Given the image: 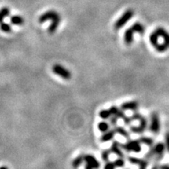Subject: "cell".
I'll list each match as a JSON object with an SVG mask.
<instances>
[{"label":"cell","instance_id":"obj_32","mask_svg":"<svg viewBox=\"0 0 169 169\" xmlns=\"http://www.w3.org/2000/svg\"><path fill=\"white\" fill-rule=\"evenodd\" d=\"M115 167L116 166L114 161H107V163L103 167V169H115Z\"/></svg>","mask_w":169,"mask_h":169},{"label":"cell","instance_id":"obj_24","mask_svg":"<svg viewBox=\"0 0 169 169\" xmlns=\"http://www.w3.org/2000/svg\"><path fill=\"white\" fill-rule=\"evenodd\" d=\"M0 30L3 31L4 33H10L12 31V28L9 24L2 21L0 23Z\"/></svg>","mask_w":169,"mask_h":169},{"label":"cell","instance_id":"obj_4","mask_svg":"<svg viewBox=\"0 0 169 169\" xmlns=\"http://www.w3.org/2000/svg\"><path fill=\"white\" fill-rule=\"evenodd\" d=\"M52 70H53V72L55 75H58L59 77L62 78L63 79L70 80L71 79V71L67 69L66 68H64V66L61 65V64H55V65H53Z\"/></svg>","mask_w":169,"mask_h":169},{"label":"cell","instance_id":"obj_1","mask_svg":"<svg viewBox=\"0 0 169 169\" xmlns=\"http://www.w3.org/2000/svg\"><path fill=\"white\" fill-rule=\"evenodd\" d=\"M134 15H135V12H134L133 9H128L127 10H125V12L123 13V14L114 23V29L115 30H120V29L122 28L133 17Z\"/></svg>","mask_w":169,"mask_h":169},{"label":"cell","instance_id":"obj_38","mask_svg":"<svg viewBox=\"0 0 169 169\" xmlns=\"http://www.w3.org/2000/svg\"><path fill=\"white\" fill-rule=\"evenodd\" d=\"M0 169H8V167H6V166H1Z\"/></svg>","mask_w":169,"mask_h":169},{"label":"cell","instance_id":"obj_8","mask_svg":"<svg viewBox=\"0 0 169 169\" xmlns=\"http://www.w3.org/2000/svg\"><path fill=\"white\" fill-rule=\"evenodd\" d=\"M84 161L93 167V169H99L100 167V163L96 157L92 154L84 155Z\"/></svg>","mask_w":169,"mask_h":169},{"label":"cell","instance_id":"obj_3","mask_svg":"<svg viewBox=\"0 0 169 169\" xmlns=\"http://www.w3.org/2000/svg\"><path fill=\"white\" fill-rule=\"evenodd\" d=\"M149 130L154 135H158L160 130V117L157 112H153L150 116V125Z\"/></svg>","mask_w":169,"mask_h":169},{"label":"cell","instance_id":"obj_18","mask_svg":"<svg viewBox=\"0 0 169 169\" xmlns=\"http://www.w3.org/2000/svg\"><path fill=\"white\" fill-rule=\"evenodd\" d=\"M149 42H150V44L152 45V46H153V48H155V47L157 46V45L159 44V36L157 35V33H156L154 31L152 32L151 34L149 35Z\"/></svg>","mask_w":169,"mask_h":169},{"label":"cell","instance_id":"obj_11","mask_svg":"<svg viewBox=\"0 0 169 169\" xmlns=\"http://www.w3.org/2000/svg\"><path fill=\"white\" fill-rule=\"evenodd\" d=\"M61 21V17L60 14L58 15L57 17L54 18L53 20H51V24H50V25L48 28V32L50 33V34L52 35L55 33L56 31L57 30V28H58V27H59Z\"/></svg>","mask_w":169,"mask_h":169},{"label":"cell","instance_id":"obj_7","mask_svg":"<svg viewBox=\"0 0 169 169\" xmlns=\"http://www.w3.org/2000/svg\"><path fill=\"white\" fill-rule=\"evenodd\" d=\"M154 31L157 33L159 38L163 39V42L169 48V32L165 28L162 27H158L155 29Z\"/></svg>","mask_w":169,"mask_h":169},{"label":"cell","instance_id":"obj_23","mask_svg":"<svg viewBox=\"0 0 169 169\" xmlns=\"http://www.w3.org/2000/svg\"><path fill=\"white\" fill-rule=\"evenodd\" d=\"M99 116L100 117V118H102L103 120H108L110 119V118L111 117V114H110V110H107V109H103V110H101L99 112Z\"/></svg>","mask_w":169,"mask_h":169},{"label":"cell","instance_id":"obj_14","mask_svg":"<svg viewBox=\"0 0 169 169\" xmlns=\"http://www.w3.org/2000/svg\"><path fill=\"white\" fill-rule=\"evenodd\" d=\"M130 28L134 31L135 33H138L140 35H143L146 32V28H145L144 25L139 23V22H135Z\"/></svg>","mask_w":169,"mask_h":169},{"label":"cell","instance_id":"obj_17","mask_svg":"<svg viewBox=\"0 0 169 169\" xmlns=\"http://www.w3.org/2000/svg\"><path fill=\"white\" fill-rule=\"evenodd\" d=\"M10 23L13 25H17V26H21L24 24V20L21 16L14 15L10 17Z\"/></svg>","mask_w":169,"mask_h":169},{"label":"cell","instance_id":"obj_2","mask_svg":"<svg viewBox=\"0 0 169 169\" xmlns=\"http://www.w3.org/2000/svg\"><path fill=\"white\" fill-rule=\"evenodd\" d=\"M121 148L127 152H133V153H140L142 151V146L139 140L136 139H129L125 143L121 144Z\"/></svg>","mask_w":169,"mask_h":169},{"label":"cell","instance_id":"obj_13","mask_svg":"<svg viewBox=\"0 0 169 169\" xmlns=\"http://www.w3.org/2000/svg\"><path fill=\"white\" fill-rule=\"evenodd\" d=\"M116 132L114 129L112 130H108L107 132H103V135L100 136V140L102 142H107L109 141H111L114 138V135H115Z\"/></svg>","mask_w":169,"mask_h":169},{"label":"cell","instance_id":"obj_5","mask_svg":"<svg viewBox=\"0 0 169 169\" xmlns=\"http://www.w3.org/2000/svg\"><path fill=\"white\" fill-rule=\"evenodd\" d=\"M153 147L154 149L155 154H156L154 157V161L160 162L162 159L164 158V152H165L166 149L165 144L160 142H157V144H155Z\"/></svg>","mask_w":169,"mask_h":169},{"label":"cell","instance_id":"obj_36","mask_svg":"<svg viewBox=\"0 0 169 169\" xmlns=\"http://www.w3.org/2000/svg\"><path fill=\"white\" fill-rule=\"evenodd\" d=\"M85 169H93V167H92L91 165H89V164H86V165H85Z\"/></svg>","mask_w":169,"mask_h":169},{"label":"cell","instance_id":"obj_6","mask_svg":"<svg viewBox=\"0 0 169 169\" xmlns=\"http://www.w3.org/2000/svg\"><path fill=\"white\" fill-rule=\"evenodd\" d=\"M59 15V13L55 10H48L45 12L44 13L41 15L39 18V22L40 24H43L45 22L49 21V20H53L54 18L57 17Z\"/></svg>","mask_w":169,"mask_h":169},{"label":"cell","instance_id":"obj_19","mask_svg":"<svg viewBox=\"0 0 169 169\" xmlns=\"http://www.w3.org/2000/svg\"><path fill=\"white\" fill-rule=\"evenodd\" d=\"M139 140L141 142V144H145L149 147H152L154 144V140L152 138L148 137V136H142L139 138Z\"/></svg>","mask_w":169,"mask_h":169},{"label":"cell","instance_id":"obj_34","mask_svg":"<svg viewBox=\"0 0 169 169\" xmlns=\"http://www.w3.org/2000/svg\"><path fill=\"white\" fill-rule=\"evenodd\" d=\"M160 164H159V162L154 161L153 166H152V167L150 169H160Z\"/></svg>","mask_w":169,"mask_h":169},{"label":"cell","instance_id":"obj_10","mask_svg":"<svg viewBox=\"0 0 169 169\" xmlns=\"http://www.w3.org/2000/svg\"><path fill=\"white\" fill-rule=\"evenodd\" d=\"M134 35L135 32L131 28L127 29L124 33V42L127 46H131L134 42Z\"/></svg>","mask_w":169,"mask_h":169},{"label":"cell","instance_id":"obj_27","mask_svg":"<svg viewBox=\"0 0 169 169\" xmlns=\"http://www.w3.org/2000/svg\"><path fill=\"white\" fill-rule=\"evenodd\" d=\"M110 153H111L110 149H104V150L102 152V153H101L102 159H103V160H104L105 162L108 161L109 157H110Z\"/></svg>","mask_w":169,"mask_h":169},{"label":"cell","instance_id":"obj_21","mask_svg":"<svg viewBox=\"0 0 169 169\" xmlns=\"http://www.w3.org/2000/svg\"><path fill=\"white\" fill-rule=\"evenodd\" d=\"M10 14V9L8 7L5 6L0 9V23L3 21L4 18L8 17Z\"/></svg>","mask_w":169,"mask_h":169},{"label":"cell","instance_id":"obj_26","mask_svg":"<svg viewBox=\"0 0 169 169\" xmlns=\"http://www.w3.org/2000/svg\"><path fill=\"white\" fill-rule=\"evenodd\" d=\"M130 132L134 134H142L145 132L140 126H130Z\"/></svg>","mask_w":169,"mask_h":169},{"label":"cell","instance_id":"obj_31","mask_svg":"<svg viewBox=\"0 0 169 169\" xmlns=\"http://www.w3.org/2000/svg\"><path fill=\"white\" fill-rule=\"evenodd\" d=\"M109 110H110V114H111V116H116L117 115V114H118V110H119V108H118L117 106H111V107H110V109H109Z\"/></svg>","mask_w":169,"mask_h":169},{"label":"cell","instance_id":"obj_33","mask_svg":"<svg viewBox=\"0 0 169 169\" xmlns=\"http://www.w3.org/2000/svg\"><path fill=\"white\" fill-rule=\"evenodd\" d=\"M165 146L167 148V151L169 152V132L165 134Z\"/></svg>","mask_w":169,"mask_h":169},{"label":"cell","instance_id":"obj_28","mask_svg":"<svg viewBox=\"0 0 169 169\" xmlns=\"http://www.w3.org/2000/svg\"><path fill=\"white\" fill-rule=\"evenodd\" d=\"M116 167H121L125 165V160H123V157H119V158L116 159L114 161Z\"/></svg>","mask_w":169,"mask_h":169},{"label":"cell","instance_id":"obj_16","mask_svg":"<svg viewBox=\"0 0 169 169\" xmlns=\"http://www.w3.org/2000/svg\"><path fill=\"white\" fill-rule=\"evenodd\" d=\"M114 130L115 131L116 133L119 134L120 135H121L123 137H125V139H130L129 132H128L125 128H123V127L121 126H118V125H116V126L114 127Z\"/></svg>","mask_w":169,"mask_h":169},{"label":"cell","instance_id":"obj_35","mask_svg":"<svg viewBox=\"0 0 169 169\" xmlns=\"http://www.w3.org/2000/svg\"><path fill=\"white\" fill-rule=\"evenodd\" d=\"M160 169H169L168 164H163V165H160Z\"/></svg>","mask_w":169,"mask_h":169},{"label":"cell","instance_id":"obj_29","mask_svg":"<svg viewBox=\"0 0 169 169\" xmlns=\"http://www.w3.org/2000/svg\"><path fill=\"white\" fill-rule=\"evenodd\" d=\"M143 116L142 115V114H140V113L137 112V111H135V112L133 113V114L132 115V117H131V118H132V121H139V120L141 119V118H142Z\"/></svg>","mask_w":169,"mask_h":169},{"label":"cell","instance_id":"obj_20","mask_svg":"<svg viewBox=\"0 0 169 169\" xmlns=\"http://www.w3.org/2000/svg\"><path fill=\"white\" fill-rule=\"evenodd\" d=\"M84 155L85 154H81L79 155V157H77L76 158L74 159L73 161H72V167L74 168L77 169L82 165V164L84 162Z\"/></svg>","mask_w":169,"mask_h":169},{"label":"cell","instance_id":"obj_30","mask_svg":"<svg viewBox=\"0 0 169 169\" xmlns=\"http://www.w3.org/2000/svg\"><path fill=\"white\" fill-rule=\"evenodd\" d=\"M118 119H119V118H118L117 116H111L110 118V119H109L110 120V124L112 125V126H116V125H118Z\"/></svg>","mask_w":169,"mask_h":169},{"label":"cell","instance_id":"obj_37","mask_svg":"<svg viewBox=\"0 0 169 169\" xmlns=\"http://www.w3.org/2000/svg\"><path fill=\"white\" fill-rule=\"evenodd\" d=\"M147 164H142L139 166V169H146L147 168Z\"/></svg>","mask_w":169,"mask_h":169},{"label":"cell","instance_id":"obj_25","mask_svg":"<svg viewBox=\"0 0 169 169\" xmlns=\"http://www.w3.org/2000/svg\"><path fill=\"white\" fill-rule=\"evenodd\" d=\"M152 146V147H149V151L146 153V154L145 155V159L146 160H147L148 161H149V160H153V159H154L155 157V151H154V149H153V147Z\"/></svg>","mask_w":169,"mask_h":169},{"label":"cell","instance_id":"obj_15","mask_svg":"<svg viewBox=\"0 0 169 169\" xmlns=\"http://www.w3.org/2000/svg\"><path fill=\"white\" fill-rule=\"evenodd\" d=\"M128 161L132 164H135V165H142V164H147L149 165V161L146 159H141L138 158V157H128Z\"/></svg>","mask_w":169,"mask_h":169},{"label":"cell","instance_id":"obj_9","mask_svg":"<svg viewBox=\"0 0 169 169\" xmlns=\"http://www.w3.org/2000/svg\"><path fill=\"white\" fill-rule=\"evenodd\" d=\"M138 107H139V103L135 100L125 102L123 103L121 106V109L122 110H132V111H136Z\"/></svg>","mask_w":169,"mask_h":169},{"label":"cell","instance_id":"obj_22","mask_svg":"<svg viewBox=\"0 0 169 169\" xmlns=\"http://www.w3.org/2000/svg\"><path fill=\"white\" fill-rule=\"evenodd\" d=\"M97 127H98V129L100 130L101 132H107L109 129H110V124L107 122H106V121H100V122L98 123V125H97Z\"/></svg>","mask_w":169,"mask_h":169},{"label":"cell","instance_id":"obj_12","mask_svg":"<svg viewBox=\"0 0 169 169\" xmlns=\"http://www.w3.org/2000/svg\"><path fill=\"white\" fill-rule=\"evenodd\" d=\"M110 149L111 153H114V154H116L119 157H124V154H123L122 150H121V143H120L118 141H114Z\"/></svg>","mask_w":169,"mask_h":169}]
</instances>
